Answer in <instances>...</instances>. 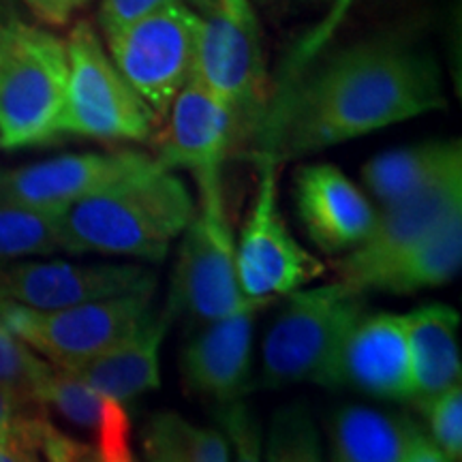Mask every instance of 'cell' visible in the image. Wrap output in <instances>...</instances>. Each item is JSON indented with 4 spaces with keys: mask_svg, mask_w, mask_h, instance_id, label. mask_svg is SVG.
<instances>
[{
    "mask_svg": "<svg viewBox=\"0 0 462 462\" xmlns=\"http://www.w3.org/2000/svg\"><path fill=\"white\" fill-rule=\"evenodd\" d=\"M456 217H462V171L413 198L381 208L366 240L338 259L337 281L366 296L368 282L381 270L430 238Z\"/></svg>",
    "mask_w": 462,
    "mask_h": 462,
    "instance_id": "obj_11",
    "label": "cell"
},
{
    "mask_svg": "<svg viewBox=\"0 0 462 462\" xmlns=\"http://www.w3.org/2000/svg\"><path fill=\"white\" fill-rule=\"evenodd\" d=\"M67 82L65 39L15 15L0 17V148L56 142Z\"/></svg>",
    "mask_w": 462,
    "mask_h": 462,
    "instance_id": "obj_4",
    "label": "cell"
},
{
    "mask_svg": "<svg viewBox=\"0 0 462 462\" xmlns=\"http://www.w3.org/2000/svg\"><path fill=\"white\" fill-rule=\"evenodd\" d=\"M262 309L206 323L182 351V379L195 394L221 404L240 401L253 366L255 317Z\"/></svg>",
    "mask_w": 462,
    "mask_h": 462,
    "instance_id": "obj_17",
    "label": "cell"
},
{
    "mask_svg": "<svg viewBox=\"0 0 462 462\" xmlns=\"http://www.w3.org/2000/svg\"><path fill=\"white\" fill-rule=\"evenodd\" d=\"M300 223L323 253H349L371 234L374 210L364 190L330 163L300 167L293 180Z\"/></svg>",
    "mask_w": 462,
    "mask_h": 462,
    "instance_id": "obj_15",
    "label": "cell"
},
{
    "mask_svg": "<svg viewBox=\"0 0 462 462\" xmlns=\"http://www.w3.org/2000/svg\"><path fill=\"white\" fill-rule=\"evenodd\" d=\"M430 429V441L441 449L449 462L462 460V390H448L420 409Z\"/></svg>",
    "mask_w": 462,
    "mask_h": 462,
    "instance_id": "obj_28",
    "label": "cell"
},
{
    "mask_svg": "<svg viewBox=\"0 0 462 462\" xmlns=\"http://www.w3.org/2000/svg\"><path fill=\"white\" fill-rule=\"evenodd\" d=\"M24 5L48 26H65L88 0H24Z\"/></svg>",
    "mask_w": 462,
    "mask_h": 462,
    "instance_id": "obj_33",
    "label": "cell"
},
{
    "mask_svg": "<svg viewBox=\"0 0 462 462\" xmlns=\"http://www.w3.org/2000/svg\"><path fill=\"white\" fill-rule=\"evenodd\" d=\"M0 462H43L31 449L14 441V439H0Z\"/></svg>",
    "mask_w": 462,
    "mask_h": 462,
    "instance_id": "obj_36",
    "label": "cell"
},
{
    "mask_svg": "<svg viewBox=\"0 0 462 462\" xmlns=\"http://www.w3.org/2000/svg\"><path fill=\"white\" fill-rule=\"evenodd\" d=\"M354 388L379 401H411V357L404 315H364L346 337L337 368V388Z\"/></svg>",
    "mask_w": 462,
    "mask_h": 462,
    "instance_id": "obj_16",
    "label": "cell"
},
{
    "mask_svg": "<svg viewBox=\"0 0 462 462\" xmlns=\"http://www.w3.org/2000/svg\"><path fill=\"white\" fill-rule=\"evenodd\" d=\"M176 3H187L199 14L208 7V0H101L99 5V24L106 39L114 37L126 26L135 24L142 17H148L157 11Z\"/></svg>",
    "mask_w": 462,
    "mask_h": 462,
    "instance_id": "obj_30",
    "label": "cell"
},
{
    "mask_svg": "<svg viewBox=\"0 0 462 462\" xmlns=\"http://www.w3.org/2000/svg\"><path fill=\"white\" fill-rule=\"evenodd\" d=\"M234 112L240 133H255L268 107L262 28L248 0H208L195 75Z\"/></svg>",
    "mask_w": 462,
    "mask_h": 462,
    "instance_id": "obj_7",
    "label": "cell"
},
{
    "mask_svg": "<svg viewBox=\"0 0 462 462\" xmlns=\"http://www.w3.org/2000/svg\"><path fill=\"white\" fill-rule=\"evenodd\" d=\"M195 210L187 182L163 167L58 212L60 251L159 263Z\"/></svg>",
    "mask_w": 462,
    "mask_h": 462,
    "instance_id": "obj_2",
    "label": "cell"
},
{
    "mask_svg": "<svg viewBox=\"0 0 462 462\" xmlns=\"http://www.w3.org/2000/svg\"><path fill=\"white\" fill-rule=\"evenodd\" d=\"M152 296L133 293L60 310H32L0 300V323L51 366L73 371L140 330L150 319Z\"/></svg>",
    "mask_w": 462,
    "mask_h": 462,
    "instance_id": "obj_8",
    "label": "cell"
},
{
    "mask_svg": "<svg viewBox=\"0 0 462 462\" xmlns=\"http://www.w3.org/2000/svg\"><path fill=\"white\" fill-rule=\"evenodd\" d=\"M157 276L140 263L14 262L0 265V300L60 310L101 300L154 293Z\"/></svg>",
    "mask_w": 462,
    "mask_h": 462,
    "instance_id": "obj_13",
    "label": "cell"
},
{
    "mask_svg": "<svg viewBox=\"0 0 462 462\" xmlns=\"http://www.w3.org/2000/svg\"><path fill=\"white\" fill-rule=\"evenodd\" d=\"M221 432L234 449V462H262V426L242 401H231L221 404L217 413Z\"/></svg>",
    "mask_w": 462,
    "mask_h": 462,
    "instance_id": "obj_29",
    "label": "cell"
},
{
    "mask_svg": "<svg viewBox=\"0 0 462 462\" xmlns=\"http://www.w3.org/2000/svg\"><path fill=\"white\" fill-rule=\"evenodd\" d=\"M143 443L163 449L178 462H229L221 429H199L176 413H161L150 421Z\"/></svg>",
    "mask_w": 462,
    "mask_h": 462,
    "instance_id": "obj_24",
    "label": "cell"
},
{
    "mask_svg": "<svg viewBox=\"0 0 462 462\" xmlns=\"http://www.w3.org/2000/svg\"><path fill=\"white\" fill-rule=\"evenodd\" d=\"M354 3H356V0H337V3L332 5L330 15H328L326 20L321 22V26L315 28V32H310L309 39H306V42L300 45L298 54H296V58H293V62H291L293 75L300 73V71H302V69L309 67L310 58L317 56V51H319L323 45L328 43V39L332 37V32L337 31L338 22L345 17L346 9H349ZM293 75H291V78H293Z\"/></svg>",
    "mask_w": 462,
    "mask_h": 462,
    "instance_id": "obj_32",
    "label": "cell"
},
{
    "mask_svg": "<svg viewBox=\"0 0 462 462\" xmlns=\"http://www.w3.org/2000/svg\"><path fill=\"white\" fill-rule=\"evenodd\" d=\"M50 371V362L39 357L24 340L0 323V388L11 392L22 402L39 404V390Z\"/></svg>",
    "mask_w": 462,
    "mask_h": 462,
    "instance_id": "obj_27",
    "label": "cell"
},
{
    "mask_svg": "<svg viewBox=\"0 0 462 462\" xmlns=\"http://www.w3.org/2000/svg\"><path fill=\"white\" fill-rule=\"evenodd\" d=\"M402 462H449V460L441 454V449H439L435 443L424 435V432H420V435L415 437L411 449H409L407 458Z\"/></svg>",
    "mask_w": 462,
    "mask_h": 462,
    "instance_id": "obj_35",
    "label": "cell"
},
{
    "mask_svg": "<svg viewBox=\"0 0 462 462\" xmlns=\"http://www.w3.org/2000/svg\"><path fill=\"white\" fill-rule=\"evenodd\" d=\"M413 398L418 409L460 385V315L448 304H426L404 315Z\"/></svg>",
    "mask_w": 462,
    "mask_h": 462,
    "instance_id": "obj_18",
    "label": "cell"
},
{
    "mask_svg": "<svg viewBox=\"0 0 462 462\" xmlns=\"http://www.w3.org/2000/svg\"><path fill=\"white\" fill-rule=\"evenodd\" d=\"M364 315L366 296L338 281L287 296L265 332L262 381L270 388L293 383L337 388L346 337Z\"/></svg>",
    "mask_w": 462,
    "mask_h": 462,
    "instance_id": "obj_3",
    "label": "cell"
},
{
    "mask_svg": "<svg viewBox=\"0 0 462 462\" xmlns=\"http://www.w3.org/2000/svg\"><path fill=\"white\" fill-rule=\"evenodd\" d=\"M171 317L170 310L157 319L150 317L140 330L123 343L69 373L101 396L120 404L157 390L161 385V345L167 337Z\"/></svg>",
    "mask_w": 462,
    "mask_h": 462,
    "instance_id": "obj_19",
    "label": "cell"
},
{
    "mask_svg": "<svg viewBox=\"0 0 462 462\" xmlns=\"http://www.w3.org/2000/svg\"><path fill=\"white\" fill-rule=\"evenodd\" d=\"M28 407H39V404H26L20 398L11 394L5 388H0V439H7L11 430L15 429L20 415L26 411Z\"/></svg>",
    "mask_w": 462,
    "mask_h": 462,
    "instance_id": "obj_34",
    "label": "cell"
},
{
    "mask_svg": "<svg viewBox=\"0 0 462 462\" xmlns=\"http://www.w3.org/2000/svg\"><path fill=\"white\" fill-rule=\"evenodd\" d=\"M265 462H321L319 432L300 402L274 413L265 443Z\"/></svg>",
    "mask_w": 462,
    "mask_h": 462,
    "instance_id": "obj_26",
    "label": "cell"
},
{
    "mask_svg": "<svg viewBox=\"0 0 462 462\" xmlns=\"http://www.w3.org/2000/svg\"><path fill=\"white\" fill-rule=\"evenodd\" d=\"M458 171L460 140H432L377 154L362 167V180L381 206H388L413 198Z\"/></svg>",
    "mask_w": 462,
    "mask_h": 462,
    "instance_id": "obj_20",
    "label": "cell"
},
{
    "mask_svg": "<svg viewBox=\"0 0 462 462\" xmlns=\"http://www.w3.org/2000/svg\"><path fill=\"white\" fill-rule=\"evenodd\" d=\"M462 263V217H456L430 238L404 253L368 282V291L407 296L424 289L448 285L460 273Z\"/></svg>",
    "mask_w": 462,
    "mask_h": 462,
    "instance_id": "obj_22",
    "label": "cell"
},
{
    "mask_svg": "<svg viewBox=\"0 0 462 462\" xmlns=\"http://www.w3.org/2000/svg\"><path fill=\"white\" fill-rule=\"evenodd\" d=\"M131 420L125 407L109 398L106 418L97 430V460L99 462H135L131 454Z\"/></svg>",
    "mask_w": 462,
    "mask_h": 462,
    "instance_id": "obj_31",
    "label": "cell"
},
{
    "mask_svg": "<svg viewBox=\"0 0 462 462\" xmlns=\"http://www.w3.org/2000/svg\"><path fill=\"white\" fill-rule=\"evenodd\" d=\"M420 435L402 413L345 404L330 420L334 462H402Z\"/></svg>",
    "mask_w": 462,
    "mask_h": 462,
    "instance_id": "obj_21",
    "label": "cell"
},
{
    "mask_svg": "<svg viewBox=\"0 0 462 462\" xmlns=\"http://www.w3.org/2000/svg\"><path fill=\"white\" fill-rule=\"evenodd\" d=\"M443 107L435 58L404 39L379 37L285 79L253 135L257 157L285 163Z\"/></svg>",
    "mask_w": 462,
    "mask_h": 462,
    "instance_id": "obj_1",
    "label": "cell"
},
{
    "mask_svg": "<svg viewBox=\"0 0 462 462\" xmlns=\"http://www.w3.org/2000/svg\"><path fill=\"white\" fill-rule=\"evenodd\" d=\"M159 167L152 154L137 150L60 154L32 165L0 170V201L65 210L67 206Z\"/></svg>",
    "mask_w": 462,
    "mask_h": 462,
    "instance_id": "obj_12",
    "label": "cell"
},
{
    "mask_svg": "<svg viewBox=\"0 0 462 462\" xmlns=\"http://www.w3.org/2000/svg\"><path fill=\"white\" fill-rule=\"evenodd\" d=\"M65 43L69 82L58 140L152 142L163 123L116 69L97 28L79 20Z\"/></svg>",
    "mask_w": 462,
    "mask_h": 462,
    "instance_id": "obj_6",
    "label": "cell"
},
{
    "mask_svg": "<svg viewBox=\"0 0 462 462\" xmlns=\"http://www.w3.org/2000/svg\"><path fill=\"white\" fill-rule=\"evenodd\" d=\"M157 133L154 161L167 171L223 170L240 133L236 116L198 79L180 90Z\"/></svg>",
    "mask_w": 462,
    "mask_h": 462,
    "instance_id": "obj_14",
    "label": "cell"
},
{
    "mask_svg": "<svg viewBox=\"0 0 462 462\" xmlns=\"http://www.w3.org/2000/svg\"><path fill=\"white\" fill-rule=\"evenodd\" d=\"M58 212L0 201V265L60 251Z\"/></svg>",
    "mask_w": 462,
    "mask_h": 462,
    "instance_id": "obj_23",
    "label": "cell"
},
{
    "mask_svg": "<svg viewBox=\"0 0 462 462\" xmlns=\"http://www.w3.org/2000/svg\"><path fill=\"white\" fill-rule=\"evenodd\" d=\"M285 163L257 157V189L236 240V270L242 293L255 302L291 296L326 273L313 253L300 245L279 206V176Z\"/></svg>",
    "mask_w": 462,
    "mask_h": 462,
    "instance_id": "obj_9",
    "label": "cell"
},
{
    "mask_svg": "<svg viewBox=\"0 0 462 462\" xmlns=\"http://www.w3.org/2000/svg\"><path fill=\"white\" fill-rule=\"evenodd\" d=\"M201 14L176 3L106 39L107 54L161 123L195 75Z\"/></svg>",
    "mask_w": 462,
    "mask_h": 462,
    "instance_id": "obj_10",
    "label": "cell"
},
{
    "mask_svg": "<svg viewBox=\"0 0 462 462\" xmlns=\"http://www.w3.org/2000/svg\"><path fill=\"white\" fill-rule=\"evenodd\" d=\"M193 217L182 231L180 253L171 282L170 313H187L210 323L242 310L263 309L242 293L236 270V238L225 206L223 170L195 173Z\"/></svg>",
    "mask_w": 462,
    "mask_h": 462,
    "instance_id": "obj_5",
    "label": "cell"
},
{
    "mask_svg": "<svg viewBox=\"0 0 462 462\" xmlns=\"http://www.w3.org/2000/svg\"><path fill=\"white\" fill-rule=\"evenodd\" d=\"M37 402L45 409H54L75 429L92 430L97 435L103 418H106L109 398L88 388L73 373L51 366L42 390H39Z\"/></svg>",
    "mask_w": 462,
    "mask_h": 462,
    "instance_id": "obj_25",
    "label": "cell"
}]
</instances>
